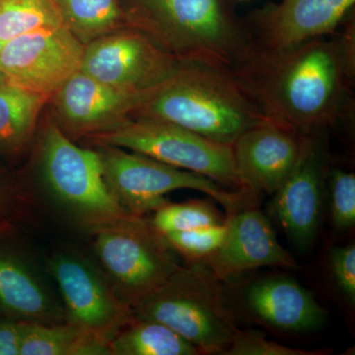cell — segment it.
Segmentation results:
<instances>
[{"label":"cell","mask_w":355,"mask_h":355,"mask_svg":"<svg viewBox=\"0 0 355 355\" xmlns=\"http://www.w3.org/2000/svg\"><path fill=\"white\" fill-rule=\"evenodd\" d=\"M354 26L331 40L282 51L257 49L233 76L272 120L304 135L340 120L355 69Z\"/></svg>","instance_id":"6da1fadb"},{"label":"cell","mask_w":355,"mask_h":355,"mask_svg":"<svg viewBox=\"0 0 355 355\" xmlns=\"http://www.w3.org/2000/svg\"><path fill=\"white\" fill-rule=\"evenodd\" d=\"M130 118L166 121L230 146L249 128L272 120L232 73L182 62L142 94Z\"/></svg>","instance_id":"7a4b0ae2"},{"label":"cell","mask_w":355,"mask_h":355,"mask_svg":"<svg viewBox=\"0 0 355 355\" xmlns=\"http://www.w3.org/2000/svg\"><path fill=\"white\" fill-rule=\"evenodd\" d=\"M135 28L182 62L234 74L257 50L249 28L233 18L223 0H120Z\"/></svg>","instance_id":"3957f363"},{"label":"cell","mask_w":355,"mask_h":355,"mask_svg":"<svg viewBox=\"0 0 355 355\" xmlns=\"http://www.w3.org/2000/svg\"><path fill=\"white\" fill-rule=\"evenodd\" d=\"M38 160L49 202L73 225L89 233L127 216L107 187L97 150L74 144L55 121L44 128Z\"/></svg>","instance_id":"277c9868"},{"label":"cell","mask_w":355,"mask_h":355,"mask_svg":"<svg viewBox=\"0 0 355 355\" xmlns=\"http://www.w3.org/2000/svg\"><path fill=\"white\" fill-rule=\"evenodd\" d=\"M219 282L207 266H181L133 312L165 324L202 354H224L238 328Z\"/></svg>","instance_id":"5b68a950"},{"label":"cell","mask_w":355,"mask_h":355,"mask_svg":"<svg viewBox=\"0 0 355 355\" xmlns=\"http://www.w3.org/2000/svg\"><path fill=\"white\" fill-rule=\"evenodd\" d=\"M89 235L100 268L132 309L181 266L178 254L146 216L127 214Z\"/></svg>","instance_id":"8992f818"},{"label":"cell","mask_w":355,"mask_h":355,"mask_svg":"<svg viewBox=\"0 0 355 355\" xmlns=\"http://www.w3.org/2000/svg\"><path fill=\"white\" fill-rule=\"evenodd\" d=\"M103 176L109 191L128 214L146 216L169 202L166 195L177 190L202 191L221 205L226 214L251 207L253 193L226 190L209 178L165 164L120 147L97 146Z\"/></svg>","instance_id":"52a82bcc"},{"label":"cell","mask_w":355,"mask_h":355,"mask_svg":"<svg viewBox=\"0 0 355 355\" xmlns=\"http://www.w3.org/2000/svg\"><path fill=\"white\" fill-rule=\"evenodd\" d=\"M87 139L96 146H116L144 154L173 167L209 178L233 190L246 191L236 170L232 146L173 123L130 118L113 130Z\"/></svg>","instance_id":"ba28073f"},{"label":"cell","mask_w":355,"mask_h":355,"mask_svg":"<svg viewBox=\"0 0 355 355\" xmlns=\"http://www.w3.org/2000/svg\"><path fill=\"white\" fill-rule=\"evenodd\" d=\"M62 300L65 321L108 345L135 317L102 268L71 251L53 254L48 261Z\"/></svg>","instance_id":"9c48e42d"},{"label":"cell","mask_w":355,"mask_h":355,"mask_svg":"<svg viewBox=\"0 0 355 355\" xmlns=\"http://www.w3.org/2000/svg\"><path fill=\"white\" fill-rule=\"evenodd\" d=\"M180 62L144 33L123 27L85 44L80 70L112 87L144 93L165 80Z\"/></svg>","instance_id":"30bf717a"},{"label":"cell","mask_w":355,"mask_h":355,"mask_svg":"<svg viewBox=\"0 0 355 355\" xmlns=\"http://www.w3.org/2000/svg\"><path fill=\"white\" fill-rule=\"evenodd\" d=\"M84 46L65 26L15 37L3 44L0 80L51 99L80 70Z\"/></svg>","instance_id":"8fae6325"},{"label":"cell","mask_w":355,"mask_h":355,"mask_svg":"<svg viewBox=\"0 0 355 355\" xmlns=\"http://www.w3.org/2000/svg\"><path fill=\"white\" fill-rule=\"evenodd\" d=\"M309 135L272 119L239 135L232 147L243 189L272 196L293 172Z\"/></svg>","instance_id":"7c38bea8"},{"label":"cell","mask_w":355,"mask_h":355,"mask_svg":"<svg viewBox=\"0 0 355 355\" xmlns=\"http://www.w3.org/2000/svg\"><path fill=\"white\" fill-rule=\"evenodd\" d=\"M316 132L308 135L297 165L273 193L270 207L273 218L300 251H307L316 239L323 209L326 160Z\"/></svg>","instance_id":"4fadbf2b"},{"label":"cell","mask_w":355,"mask_h":355,"mask_svg":"<svg viewBox=\"0 0 355 355\" xmlns=\"http://www.w3.org/2000/svg\"><path fill=\"white\" fill-rule=\"evenodd\" d=\"M144 93L112 87L79 70L51 98L57 125L69 137L108 132L130 119Z\"/></svg>","instance_id":"5bb4252c"},{"label":"cell","mask_w":355,"mask_h":355,"mask_svg":"<svg viewBox=\"0 0 355 355\" xmlns=\"http://www.w3.org/2000/svg\"><path fill=\"white\" fill-rule=\"evenodd\" d=\"M355 0H282L261 11L249 29L257 49L282 51L336 31Z\"/></svg>","instance_id":"9a60e30c"},{"label":"cell","mask_w":355,"mask_h":355,"mask_svg":"<svg viewBox=\"0 0 355 355\" xmlns=\"http://www.w3.org/2000/svg\"><path fill=\"white\" fill-rule=\"evenodd\" d=\"M229 217L225 241L207 263L218 280H225L260 268L297 270V261L280 245L272 222L252 207H244Z\"/></svg>","instance_id":"2e32d148"},{"label":"cell","mask_w":355,"mask_h":355,"mask_svg":"<svg viewBox=\"0 0 355 355\" xmlns=\"http://www.w3.org/2000/svg\"><path fill=\"white\" fill-rule=\"evenodd\" d=\"M0 307L18 321L67 322L62 305L41 272L25 256L10 248L0 247Z\"/></svg>","instance_id":"e0dca14e"},{"label":"cell","mask_w":355,"mask_h":355,"mask_svg":"<svg viewBox=\"0 0 355 355\" xmlns=\"http://www.w3.org/2000/svg\"><path fill=\"white\" fill-rule=\"evenodd\" d=\"M245 302L254 317L279 331L303 333L319 328L324 310L296 280L272 277L248 287Z\"/></svg>","instance_id":"ac0fdd59"},{"label":"cell","mask_w":355,"mask_h":355,"mask_svg":"<svg viewBox=\"0 0 355 355\" xmlns=\"http://www.w3.org/2000/svg\"><path fill=\"white\" fill-rule=\"evenodd\" d=\"M46 96L0 80V153L18 155L34 137Z\"/></svg>","instance_id":"d6986e66"},{"label":"cell","mask_w":355,"mask_h":355,"mask_svg":"<svg viewBox=\"0 0 355 355\" xmlns=\"http://www.w3.org/2000/svg\"><path fill=\"white\" fill-rule=\"evenodd\" d=\"M20 355H111L108 345L73 324L23 322Z\"/></svg>","instance_id":"ffe728a7"},{"label":"cell","mask_w":355,"mask_h":355,"mask_svg":"<svg viewBox=\"0 0 355 355\" xmlns=\"http://www.w3.org/2000/svg\"><path fill=\"white\" fill-rule=\"evenodd\" d=\"M111 355H200L176 331L153 320L135 317L109 343Z\"/></svg>","instance_id":"44dd1931"},{"label":"cell","mask_w":355,"mask_h":355,"mask_svg":"<svg viewBox=\"0 0 355 355\" xmlns=\"http://www.w3.org/2000/svg\"><path fill=\"white\" fill-rule=\"evenodd\" d=\"M64 25L85 46L128 27L120 0H57Z\"/></svg>","instance_id":"7402d4cb"},{"label":"cell","mask_w":355,"mask_h":355,"mask_svg":"<svg viewBox=\"0 0 355 355\" xmlns=\"http://www.w3.org/2000/svg\"><path fill=\"white\" fill-rule=\"evenodd\" d=\"M64 26L57 0H0V40Z\"/></svg>","instance_id":"603a6c76"},{"label":"cell","mask_w":355,"mask_h":355,"mask_svg":"<svg viewBox=\"0 0 355 355\" xmlns=\"http://www.w3.org/2000/svg\"><path fill=\"white\" fill-rule=\"evenodd\" d=\"M153 214L151 224L162 235L174 231L219 225L227 218L226 214H222L209 200H190L179 203L169 202Z\"/></svg>","instance_id":"cb8c5ba5"},{"label":"cell","mask_w":355,"mask_h":355,"mask_svg":"<svg viewBox=\"0 0 355 355\" xmlns=\"http://www.w3.org/2000/svg\"><path fill=\"white\" fill-rule=\"evenodd\" d=\"M227 216V214H226ZM229 217L219 225L166 233V241L187 265H207L225 241Z\"/></svg>","instance_id":"d4e9b609"},{"label":"cell","mask_w":355,"mask_h":355,"mask_svg":"<svg viewBox=\"0 0 355 355\" xmlns=\"http://www.w3.org/2000/svg\"><path fill=\"white\" fill-rule=\"evenodd\" d=\"M331 212L334 225L349 230L355 224V175L334 169L330 175Z\"/></svg>","instance_id":"484cf974"},{"label":"cell","mask_w":355,"mask_h":355,"mask_svg":"<svg viewBox=\"0 0 355 355\" xmlns=\"http://www.w3.org/2000/svg\"><path fill=\"white\" fill-rule=\"evenodd\" d=\"M328 350L293 349L268 340L258 331H236L224 355H323Z\"/></svg>","instance_id":"4316f807"},{"label":"cell","mask_w":355,"mask_h":355,"mask_svg":"<svg viewBox=\"0 0 355 355\" xmlns=\"http://www.w3.org/2000/svg\"><path fill=\"white\" fill-rule=\"evenodd\" d=\"M331 272L340 288L350 304L355 303V246L335 247L331 251Z\"/></svg>","instance_id":"83f0119b"},{"label":"cell","mask_w":355,"mask_h":355,"mask_svg":"<svg viewBox=\"0 0 355 355\" xmlns=\"http://www.w3.org/2000/svg\"><path fill=\"white\" fill-rule=\"evenodd\" d=\"M23 321L0 320V355H20Z\"/></svg>","instance_id":"f1b7e54d"},{"label":"cell","mask_w":355,"mask_h":355,"mask_svg":"<svg viewBox=\"0 0 355 355\" xmlns=\"http://www.w3.org/2000/svg\"><path fill=\"white\" fill-rule=\"evenodd\" d=\"M26 200L0 180V231L10 225L14 216H18L21 205Z\"/></svg>","instance_id":"f546056e"},{"label":"cell","mask_w":355,"mask_h":355,"mask_svg":"<svg viewBox=\"0 0 355 355\" xmlns=\"http://www.w3.org/2000/svg\"><path fill=\"white\" fill-rule=\"evenodd\" d=\"M2 48H3V43H2L1 40H0V55H1Z\"/></svg>","instance_id":"4dcf8cb0"}]
</instances>
